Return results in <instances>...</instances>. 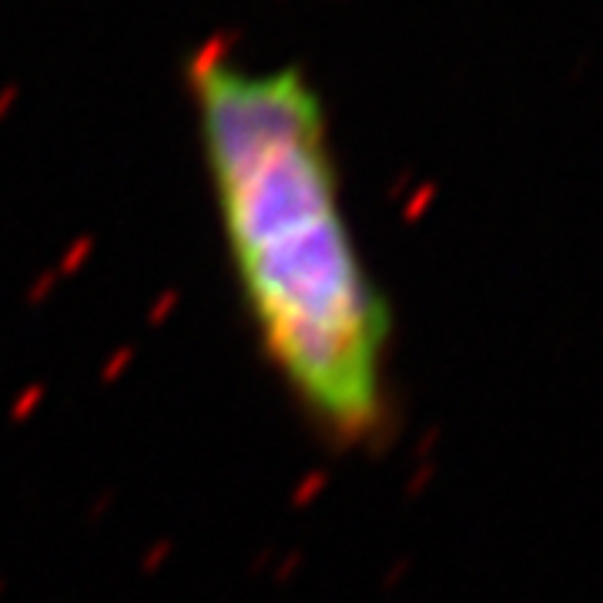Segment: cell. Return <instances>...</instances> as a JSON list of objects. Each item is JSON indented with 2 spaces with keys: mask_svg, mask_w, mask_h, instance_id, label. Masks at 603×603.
I'll return each instance as SVG.
<instances>
[{
  "mask_svg": "<svg viewBox=\"0 0 603 603\" xmlns=\"http://www.w3.org/2000/svg\"><path fill=\"white\" fill-rule=\"evenodd\" d=\"M198 141L242 309L325 439L359 446L389 409L392 312L342 205L322 94L299 67L188 64Z\"/></svg>",
  "mask_w": 603,
  "mask_h": 603,
  "instance_id": "cell-1",
  "label": "cell"
}]
</instances>
